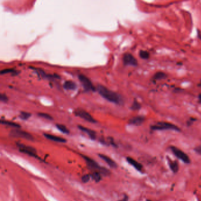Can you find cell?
Segmentation results:
<instances>
[{"label":"cell","mask_w":201,"mask_h":201,"mask_svg":"<svg viewBox=\"0 0 201 201\" xmlns=\"http://www.w3.org/2000/svg\"><path fill=\"white\" fill-rule=\"evenodd\" d=\"M96 90L102 97L111 103L118 105H121L124 103L123 99L120 94L109 90L102 85H97Z\"/></svg>","instance_id":"cell-1"},{"label":"cell","mask_w":201,"mask_h":201,"mask_svg":"<svg viewBox=\"0 0 201 201\" xmlns=\"http://www.w3.org/2000/svg\"><path fill=\"white\" fill-rule=\"evenodd\" d=\"M85 161L87 163V164L88 166L93 169L94 170L95 172H99L101 174H103L104 175H108L110 174V171L107 169L100 166L95 161H94L93 159L86 156H82Z\"/></svg>","instance_id":"cell-2"},{"label":"cell","mask_w":201,"mask_h":201,"mask_svg":"<svg viewBox=\"0 0 201 201\" xmlns=\"http://www.w3.org/2000/svg\"><path fill=\"white\" fill-rule=\"evenodd\" d=\"M151 129L153 130H174L176 131H180V129L179 127L174 124L165 122V121H159L154 124H153L150 127Z\"/></svg>","instance_id":"cell-3"},{"label":"cell","mask_w":201,"mask_h":201,"mask_svg":"<svg viewBox=\"0 0 201 201\" xmlns=\"http://www.w3.org/2000/svg\"><path fill=\"white\" fill-rule=\"evenodd\" d=\"M170 150L173 152V154L177 157L179 159L183 162L184 163L189 164L190 162V160L188 155L185 153L183 151L179 149L178 147H174V146H171L170 147Z\"/></svg>","instance_id":"cell-4"},{"label":"cell","mask_w":201,"mask_h":201,"mask_svg":"<svg viewBox=\"0 0 201 201\" xmlns=\"http://www.w3.org/2000/svg\"><path fill=\"white\" fill-rule=\"evenodd\" d=\"M78 79L86 91H94L95 90L91 81L87 76L80 74L78 75Z\"/></svg>","instance_id":"cell-5"},{"label":"cell","mask_w":201,"mask_h":201,"mask_svg":"<svg viewBox=\"0 0 201 201\" xmlns=\"http://www.w3.org/2000/svg\"><path fill=\"white\" fill-rule=\"evenodd\" d=\"M74 113L76 116H78L87 121H88L92 123H96V120L92 117V116L90 113H88L87 111H86L85 110L82 108L76 109L74 111Z\"/></svg>","instance_id":"cell-6"},{"label":"cell","mask_w":201,"mask_h":201,"mask_svg":"<svg viewBox=\"0 0 201 201\" xmlns=\"http://www.w3.org/2000/svg\"><path fill=\"white\" fill-rule=\"evenodd\" d=\"M9 135L12 137L24 138V139H25L29 140H34L33 136L30 133H29L27 131H23V130H18V129L12 130L9 133Z\"/></svg>","instance_id":"cell-7"},{"label":"cell","mask_w":201,"mask_h":201,"mask_svg":"<svg viewBox=\"0 0 201 201\" xmlns=\"http://www.w3.org/2000/svg\"><path fill=\"white\" fill-rule=\"evenodd\" d=\"M17 146L21 152L27 154L30 156L35 157H38L37 155V151L34 147L21 143H17Z\"/></svg>","instance_id":"cell-8"},{"label":"cell","mask_w":201,"mask_h":201,"mask_svg":"<svg viewBox=\"0 0 201 201\" xmlns=\"http://www.w3.org/2000/svg\"><path fill=\"white\" fill-rule=\"evenodd\" d=\"M123 62L124 65H130L136 67L138 65L137 59L130 53L127 52L123 55Z\"/></svg>","instance_id":"cell-9"},{"label":"cell","mask_w":201,"mask_h":201,"mask_svg":"<svg viewBox=\"0 0 201 201\" xmlns=\"http://www.w3.org/2000/svg\"><path fill=\"white\" fill-rule=\"evenodd\" d=\"M145 121V117L143 116H137L131 118L128 121V124L134 126H140Z\"/></svg>","instance_id":"cell-10"},{"label":"cell","mask_w":201,"mask_h":201,"mask_svg":"<svg viewBox=\"0 0 201 201\" xmlns=\"http://www.w3.org/2000/svg\"><path fill=\"white\" fill-rule=\"evenodd\" d=\"M126 160L127 161V162L131 165L133 167H134V168H135L137 170L141 172L143 170V166L141 164H140V163H139L137 161H136V160H134V159L130 157H127L126 158Z\"/></svg>","instance_id":"cell-11"},{"label":"cell","mask_w":201,"mask_h":201,"mask_svg":"<svg viewBox=\"0 0 201 201\" xmlns=\"http://www.w3.org/2000/svg\"><path fill=\"white\" fill-rule=\"evenodd\" d=\"M98 156L102 159L103 160L104 162H106V163L111 167L112 168H116L117 165L116 164V163L113 160L111 159L110 157L106 156V155H104L103 154H98Z\"/></svg>","instance_id":"cell-12"},{"label":"cell","mask_w":201,"mask_h":201,"mask_svg":"<svg viewBox=\"0 0 201 201\" xmlns=\"http://www.w3.org/2000/svg\"><path fill=\"white\" fill-rule=\"evenodd\" d=\"M44 136L48 140L58 142V143H65L66 142V140L62 137H60L59 136H57L55 135L50 134H47V133H44Z\"/></svg>","instance_id":"cell-13"},{"label":"cell","mask_w":201,"mask_h":201,"mask_svg":"<svg viewBox=\"0 0 201 201\" xmlns=\"http://www.w3.org/2000/svg\"><path fill=\"white\" fill-rule=\"evenodd\" d=\"M78 128L83 131H84V133H87L88 136L93 140H94L95 139L96 137V134H95V132L90 128H88L87 127H83L82 126H78Z\"/></svg>","instance_id":"cell-14"},{"label":"cell","mask_w":201,"mask_h":201,"mask_svg":"<svg viewBox=\"0 0 201 201\" xmlns=\"http://www.w3.org/2000/svg\"><path fill=\"white\" fill-rule=\"evenodd\" d=\"M167 160H168V164L171 170L174 173H177L179 170V167L177 162L174 161V160H172L169 157Z\"/></svg>","instance_id":"cell-15"},{"label":"cell","mask_w":201,"mask_h":201,"mask_svg":"<svg viewBox=\"0 0 201 201\" xmlns=\"http://www.w3.org/2000/svg\"><path fill=\"white\" fill-rule=\"evenodd\" d=\"M63 88L67 90H74L77 88V85L74 81L68 80L63 84Z\"/></svg>","instance_id":"cell-16"},{"label":"cell","mask_w":201,"mask_h":201,"mask_svg":"<svg viewBox=\"0 0 201 201\" xmlns=\"http://www.w3.org/2000/svg\"><path fill=\"white\" fill-rule=\"evenodd\" d=\"M166 77H167V75L165 73H164L163 71H157L153 75L151 80L153 81H158L160 80L164 79Z\"/></svg>","instance_id":"cell-17"},{"label":"cell","mask_w":201,"mask_h":201,"mask_svg":"<svg viewBox=\"0 0 201 201\" xmlns=\"http://www.w3.org/2000/svg\"><path fill=\"white\" fill-rule=\"evenodd\" d=\"M1 123L2 124H5L8 126H11L14 128H19L21 126L19 124L14 123V122H12V121H7V120H3L2 118L1 120Z\"/></svg>","instance_id":"cell-18"},{"label":"cell","mask_w":201,"mask_h":201,"mask_svg":"<svg viewBox=\"0 0 201 201\" xmlns=\"http://www.w3.org/2000/svg\"><path fill=\"white\" fill-rule=\"evenodd\" d=\"M56 127L62 133H64V134H68L69 133V130L67 128V127L66 126H65L63 124H56Z\"/></svg>","instance_id":"cell-19"},{"label":"cell","mask_w":201,"mask_h":201,"mask_svg":"<svg viewBox=\"0 0 201 201\" xmlns=\"http://www.w3.org/2000/svg\"><path fill=\"white\" fill-rule=\"evenodd\" d=\"M139 54L140 57L143 60H147L150 57L149 52L145 50H140Z\"/></svg>","instance_id":"cell-20"},{"label":"cell","mask_w":201,"mask_h":201,"mask_svg":"<svg viewBox=\"0 0 201 201\" xmlns=\"http://www.w3.org/2000/svg\"><path fill=\"white\" fill-rule=\"evenodd\" d=\"M141 108V104L137 100H134L130 107L131 110H139Z\"/></svg>","instance_id":"cell-21"},{"label":"cell","mask_w":201,"mask_h":201,"mask_svg":"<svg viewBox=\"0 0 201 201\" xmlns=\"http://www.w3.org/2000/svg\"><path fill=\"white\" fill-rule=\"evenodd\" d=\"M91 177L93 178V180H94L95 182H98L101 179V173L97 172H94L91 174Z\"/></svg>","instance_id":"cell-22"},{"label":"cell","mask_w":201,"mask_h":201,"mask_svg":"<svg viewBox=\"0 0 201 201\" xmlns=\"http://www.w3.org/2000/svg\"><path fill=\"white\" fill-rule=\"evenodd\" d=\"M31 116V113H28V112H25V111H21L19 114V117H20L21 119L22 120H27L28 119L30 116Z\"/></svg>","instance_id":"cell-23"},{"label":"cell","mask_w":201,"mask_h":201,"mask_svg":"<svg viewBox=\"0 0 201 201\" xmlns=\"http://www.w3.org/2000/svg\"><path fill=\"white\" fill-rule=\"evenodd\" d=\"M38 115L41 117H42L44 118H45V119H47V120H52V117L49 114H47V113H39L38 114Z\"/></svg>","instance_id":"cell-24"},{"label":"cell","mask_w":201,"mask_h":201,"mask_svg":"<svg viewBox=\"0 0 201 201\" xmlns=\"http://www.w3.org/2000/svg\"><path fill=\"white\" fill-rule=\"evenodd\" d=\"M16 71L12 68H6V69H4V70H2L1 71L0 74L1 75L4 74H7L9 73H15Z\"/></svg>","instance_id":"cell-25"},{"label":"cell","mask_w":201,"mask_h":201,"mask_svg":"<svg viewBox=\"0 0 201 201\" xmlns=\"http://www.w3.org/2000/svg\"><path fill=\"white\" fill-rule=\"evenodd\" d=\"M0 100L2 102L6 103V102H7L8 101V98L6 96V94H0Z\"/></svg>","instance_id":"cell-26"},{"label":"cell","mask_w":201,"mask_h":201,"mask_svg":"<svg viewBox=\"0 0 201 201\" xmlns=\"http://www.w3.org/2000/svg\"><path fill=\"white\" fill-rule=\"evenodd\" d=\"M90 177H91V174H85V175H84V176L82 177L81 180H82V181H83L84 183H86V182H87L90 180Z\"/></svg>","instance_id":"cell-27"},{"label":"cell","mask_w":201,"mask_h":201,"mask_svg":"<svg viewBox=\"0 0 201 201\" xmlns=\"http://www.w3.org/2000/svg\"><path fill=\"white\" fill-rule=\"evenodd\" d=\"M195 151L199 154L201 155V145L195 148Z\"/></svg>","instance_id":"cell-28"},{"label":"cell","mask_w":201,"mask_h":201,"mask_svg":"<svg viewBox=\"0 0 201 201\" xmlns=\"http://www.w3.org/2000/svg\"><path fill=\"white\" fill-rule=\"evenodd\" d=\"M127 200H128V197H127V196H125L123 198V199H121L120 201H127Z\"/></svg>","instance_id":"cell-29"},{"label":"cell","mask_w":201,"mask_h":201,"mask_svg":"<svg viewBox=\"0 0 201 201\" xmlns=\"http://www.w3.org/2000/svg\"><path fill=\"white\" fill-rule=\"evenodd\" d=\"M198 101H199V103L201 104V93L199 94L198 95Z\"/></svg>","instance_id":"cell-30"},{"label":"cell","mask_w":201,"mask_h":201,"mask_svg":"<svg viewBox=\"0 0 201 201\" xmlns=\"http://www.w3.org/2000/svg\"><path fill=\"white\" fill-rule=\"evenodd\" d=\"M198 86H199V87H200L201 88V80L200 81V83L198 84Z\"/></svg>","instance_id":"cell-31"},{"label":"cell","mask_w":201,"mask_h":201,"mask_svg":"<svg viewBox=\"0 0 201 201\" xmlns=\"http://www.w3.org/2000/svg\"><path fill=\"white\" fill-rule=\"evenodd\" d=\"M147 201H151V200H147Z\"/></svg>","instance_id":"cell-32"}]
</instances>
